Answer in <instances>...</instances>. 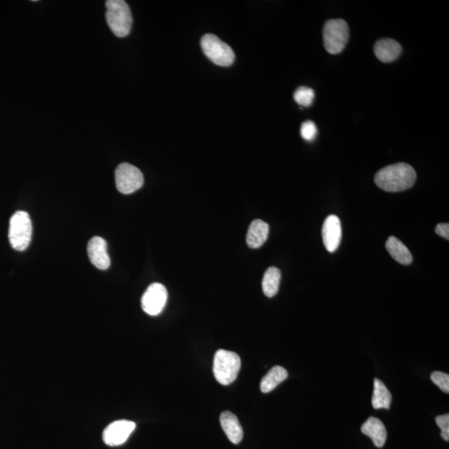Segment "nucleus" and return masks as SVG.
<instances>
[{"label":"nucleus","mask_w":449,"mask_h":449,"mask_svg":"<svg viewBox=\"0 0 449 449\" xmlns=\"http://www.w3.org/2000/svg\"><path fill=\"white\" fill-rule=\"evenodd\" d=\"M417 174L410 165L401 163L382 168L374 176L377 186L388 192H399L414 186Z\"/></svg>","instance_id":"1"},{"label":"nucleus","mask_w":449,"mask_h":449,"mask_svg":"<svg viewBox=\"0 0 449 449\" xmlns=\"http://www.w3.org/2000/svg\"><path fill=\"white\" fill-rule=\"evenodd\" d=\"M106 19L110 30L118 38L130 34L133 17L129 5L123 0H108L105 3Z\"/></svg>","instance_id":"2"},{"label":"nucleus","mask_w":449,"mask_h":449,"mask_svg":"<svg viewBox=\"0 0 449 449\" xmlns=\"http://www.w3.org/2000/svg\"><path fill=\"white\" fill-rule=\"evenodd\" d=\"M241 358L238 354L219 349L214 357L213 372L217 382L222 385L232 384L237 378L241 369Z\"/></svg>","instance_id":"3"},{"label":"nucleus","mask_w":449,"mask_h":449,"mask_svg":"<svg viewBox=\"0 0 449 449\" xmlns=\"http://www.w3.org/2000/svg\"><path fill=\"white\" fill-rule=\"evenodd\" d=\"M32 232L30 215L24 211L15 212L10 221L9 239L11 246L16 250H26L30 244Z\"/></svg>","instance_id":"4"},{"label":"nucleus","mask_w":449,"mask_h":449,"mask_svg":"<svg viewBox=\"0 0 449 449\" xmlns=\"http://www.w3.org/2000/svg\"><path fill=\"white\" fill-rule=\"evenodd\" d=\"M349 30L344 19H329L323 30L324 45L327 52L337 55L344 51L348 43Z\"/></svg>","instance_id":"5"},{"label":"nucleus","mask_w":449,"mask_h":449,"mask_svg":"<svg viewBox=\"0 0 449 449\" xmlns=\"http://www.w3.org/2000/svg\"><path fill=\"white\" fill-rule=\"evenodd\" d=\"M205 55L214 64L222 67H228L233 64L235 53L232 48L218 38L217 36L208 34L201 40Z\"/></svg>","instance_id":"6"},{"label":"nucleus","mask_w":449,"mask_h":449,"mask_svg":"<svg viewBox=\"0 0 449 449\" xmlns=\"http://www.w3.org/2000/svg\"><path fill=\"white\" fill-rule=\"evenodd\" d=\"M118 190L122 194H131L143 186L144 177L141 171L134 165L123 163L115 171Z\"/></svg>","instance_id":"7"},{"label":"nucleus","mask_w":449,"mask_h":449,"mask_svg":"<svg viewBox=\"0 0 449 449\" xmlns=\"http://www.w3.org/2000/svg\"><path fill=\"white\" fill-rule=\"evenodd\" d=\"M167 300V291L162 284L154 283L148 286L142 298L144 312L152 316L158 315L163 311Z\"/></svg>","instance_id":"8"},{"label":"nucleus","mask_w":449,"mask_h":449,"mask_svg":"<svg viewBox=\"0 0 449 449\" xmlns=\"http://www.w3.org/2000/svg\"><path fill=\"white\" fill-rule=\"evenodd\" d=\"M135 428L134 422L129 421V420H118V421L110 423L105 428L104 434H102V439L109 446H119L129 439Z\"/></svg>","instance_id":"9"},{"label":"nucleus","mask_w":449,"mask_h":449,"mask_svg":"<svg viewBox=\"0 0 449 449\" xmlns=\"http://www.w3.org/2000/svg\"><path fill=\"white\" fill-rule=\"evenodd\" d=\"M88 255L90 262L98 269H109L111 261L108 253V245L104 238L94 237L89 241Z\"/></svg>","instance_id":"10"},{"label":"nucleus","mask_w":449,"mask_h":449,"mask_svg":"<svg viewBox=\"0 0 449 449\" xmlns=\"http://www.w3.org/2000/svg\"><path fill=\"white\" fill-rule=\"evenodd\" d=\"M342 229L340 218L331 215L324 220L322 228V238L325 248L329 253L338 249L341 241Z\"/></svg>","instance_id":"11"},{"label":"nucleus","mask_w":449,"mask_h":449,"mask_svg":"<svg viewBox=\"0 0 449 449\" xmlns=\"http://www.w3.org/2000/svg\"><path fill=\"white\" fill-rule=\"evenodd\" d=\"M401 52V45L391 39L378 40L374 46V53L377 59L383 63H391L396 60Z\"/></svg>","instance_id":"12"},{"label":"nucleus","mask_w":449,"mask_h":449,"mask_svg":"<svg viewBox=\"0 0 449 449\" xmlns=\"http://www.w3.org/2000/svg\"><path fill=\"white\" fill-rule=\"evenodd\" d=\"M361 432L369 437L377 448L384 446L387 439V430L381 419L374 417L369 418L362 425Z\"/></svg>","instance_id":"13"},{"label":"nucleus","mask_w":449,"mask_h":449,"mask_svg":"<svg viewBox=\"0 0 449 449\" xmlns=\"http://www.w3.org/2000/svg\"><path fill=\"white\" fill-rule=\"evenodd\" d=\"M220 421L230 442L234 444L240 443L243 439V430L237 416L232 412L226 411L221 414Z\"/></svg>","instance_id":"14"},{"label":"nucleus","mask_w":449,"mask_h":449,"mask_svg":"<svg viewBox=\"0 0 449 449\" xmlns=\"http://www.w3.org/2000/svg\"><path fill=\"white\" fill-rule=\"evenodd\" d=\"M269 225L262 220H255L251 222L248 232H247V245L251 249H257L265 243L269 235Z\"/></svg>","instance_id":"15"},{"label":"nucleus","mask_w":449,"mask_h":449,"mask_svg":"<svg viewBox=\"0 0 449 449\" xmlns=\"http://www.w3.org/2000/svg\"><path fill=\"white\" fill-rule=\"evenodd\" d=\"M385 246L391 257L399 264L410 265L413 262V255L410 250L397 237H390L386 241Z\"/></svg>","instance_id":"16"},{"label":"nucleus","mask_w":449,"mask_h":449,"mask_svg":"<svg viewBox=\"0 0 449 449\" xmlns=\"http://www.w3.org/2000/svg\"><path fill=\"white\" fill-rule=\"evenodd\" d=\"M288 377V372L282 366H275L270 370L261 382V390L264 394L271 392L277 387L285 381Z\"/></svg>","instance_id":"17"},{"label":"nucleus","mask_w":449,"mask_h":449,"mask_svg":"<svg viewBox=\"0 0 449 449\" xmlns=\"http://www.w3.org/2000/svg\"><path fill=\"white\" fill-rule=\"evenodd\" d=\"M392 401V394L386 385L378 378L374 381V393L372 396V405L374 409L389 410Z\"/></svg>","instance_id":"18"},{"label":"nucleus","mask_w":449,"mask_h":449,"mask_svg":"<svg viewBox=\"0 0 449 449\" xmlns=\"http://www.w3.org/2000/svg\"><path fill=\"white\" fill-rule=\"evenodd\" d=\"M281 271L277 267H270L264 275L262 289L267 297H273L277 294L281 282Z\"/></svg>","instance_id":"19"},{"label":"nucleus","mask_w":449,"mask_h":449,"mask_svg":"<svg viewBox=\"0 0 449 449\" xmlns=\"http://www.w3.org/2000/svg\"><path fill=\"white\" fill-rule=\"evenodd\" d=\"M294 98L300 105L309 107L312 104L313 100H314L315 93L311 89L306 88V86H300L296 90Z\"/></svg>","instance_id":"20"},{"label":"nucleus","mask_w":449,"mask_h":449,"mask_svg":"<svg viewBox=\"0 0 449 449\" xmlns=\"http://www.w3.org/2000/svg\"><path fill=\"white\" fill-rule=\"evenodd\" d=\"M431 381L439 387L443 392L449 393V376L448 374L435 372L431 374Z\"/></svg>","instance_id":"21"},{"label":"nucleus","mask_w":449,"mask_h":449,"mask_svg":"<svg viewBox=\"0 0 449 449\" xmlns=\"http://www.w3.org/2000/svg\"><path fill=\"white\" fill-rule=\"evenodd\" d=\"M300 134L306 141L311 142L317 135V127L315 122L311 121L304 122L300 127Z\"/></svg>","instance_id":"22"},{"label":"nucleus","mask_w":449,"mask_h":449,"mask_svg":"<svg viewBox=\"0 0 449 449\" xmlns=\"http://www.w3.org/2000/svg\"><path fill=\"white\" fill-rule=\"evenodd\" d=\"M436 423L437 425L441 430V437L443 440L448 442L449 441V414H443L440 416H437L436 417Z\"/></svg>","instance_id":"23"},{"label":"nucleus","mask_w":449,"mask_h":449,"mask_svg":"<svg viewBox=\"0 0 449 449\" xmlns=\"http://www.w3.org/2000/svg\"><path fill=\"white\" fill-rule=\"evenodd\" d=\"M435 232L439 236L449 240V225L448 223L439 224L436 226Z\"/></svg>","instance_id":"24"}]
</instances>
